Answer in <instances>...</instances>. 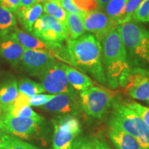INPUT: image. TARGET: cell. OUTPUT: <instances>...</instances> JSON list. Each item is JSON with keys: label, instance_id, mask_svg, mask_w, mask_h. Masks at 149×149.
<instances>
[{"label": "cell", "instance_id": "obj_39", "mask_svg": "<svg viewBox=\"0 0 149 149\" xmlns=\"http://www.w3.org/2000/svg\"><path fill=\"white\" fill-rule=\"evenodd\" d=\"M1 113H2V111H1V107H0V116H1Z\"/></svg>", "mask_w": 149, "mask_h": 149}, {"label": "cell", "instance_id": "obj_14", "mask_svg": "<svg viewBox=\"0 0 149 149\" xmlns=\"http://www.w3.org/2000/svg\"><path fill=\"white\" fill-rule=\"evenodd\" d=\"M25 48L10 33L0 38V56L13 66L21 62Z\"/></svg>", "mask_w": 149, "mask_h": 149}, {"label": "cell", "instance_id": "obj_27", "mask_svg": "<svg viewBox=\"0 0 149 149\" xmlns=\"http://www.w3.org/2000/svg\"><path fill=\"white\" fill-rule=\"evenodd\" d=\"M123 103L132 111L135 112L149 129V107H144L138 102L134 101H126Z\"/></svg>", "mask_w": 149, "mask_h": 149}, {"label": "cell", "instance_id": "obj_23", "mask_svg": "<svg viewBox=\"0 0 149 149\" xmlns=\"http://www.w3.org/2000/svg\"><path fill=\"white\" fill-rule=\"evenodd\" d=\"M43 11L49 15L66 26L67 12L57 1H46L43 3Z\"/></svg>", "mask_w": 149, "mask_h": 149}, {"label": "cell", "instance_id": "obj_35", "mask_svg": "<svg viewBox=\"0 0 149 149\" xmlns=\"http://www.w3.org/2000/svg\"><path fill=\"white\" fill-rule=\"evenodd\" d=\"M94 149H112L111 146L100 137H93Z\"/></svg>", "mask_w": 149, "mask_h": 149}, {"label": "cell", "instance_id": "obj_32", "mask_svg": "<svg viewBox=\"0 0 149 149\" xmlns=\"http://www.w3.org/2000/svg\"><path fill=\"white\" fill-rule=\"evenodd\" d=\"M71 149H94L93 138L87 136L77 137L72 144Z\"/></svg>", "mask_w": 149, "mask_h": 149}, {"label": "cell", "instance_id": "obj_28", "mask_svg": "<svg viewBox=\"0 0 149 149\" xmlns=\"http://www.w3.org/2000/svg\"><path fill=\"white\" fill-rule=\"evenodd\" d=\"M8 113L15 117H22V118H41L40 115L31 109L30 106H25L19 108H11L8 110Z\"/></svg>", "mask_w": 149, "mask_h": 149}, {"label": "cell", "instance_id": "obj_30", "mask_svg": "<svg viewBox=\"0 0 149 149\" xmlns=\"http://www.w3.org/2000/svg\"><path fill=\"white\" fill-rule=\"evenodd\" d=\"M77 8L84 12H91L99 8L97 0H72Z\"/></svg>", "mask_w": 149, "mask_h": 149}, {"label": "cell", "instance_id": "obj_31", "mask_svg": "<svg viewBox=\"0 0 149 149\" xmlns=\"http://www.w3.org/2000/svg\"><path fill=\"white\" fill-rule=\"evenodd\" d=\"M55 95L37 94L29 97L30 107H44L51 99L55 97Z\"/></svg>", "mask_w": 149, "mask_h": 149}, {"label": "cell", "instance_id": "obj_26", "mask_svg": "<svg viewBox=\"0 0 149 149\" xmlns=\"http://www.w3.org/2000/svg\"><path fill=\"white\" fill-rule=\"evenodd\" d=\"M144 0H127L125 7L120 19L118 20L119 25L132 20V17Z\"/></svg>", "mask_w": 149, "mask_h": 149}, {"label": "cell", "instance_id": "obj_10", "mask_svg": "<svg viewBox=\"0 0 149 149\" xmlns=\"http://www.w3.org/2000/svg\"><path fill=\"white\" fill-rule=\"evenodd\" d=\"M39 77L44 91L53 95L75 92L68 83L59 63H54Z\"/></svg>", "mask_w": 149, "mask_h": 149}, {"label": "cell", "instance_id": "obj_18", "mask_svg": "<svg viewBox=\"0 0 149 149\" xmlns=\"http://www.w3.org/2000/svg\"><path fill=\"white\" fill-rule=\"evenodd\" d=\"M42 5L37 1L35 4L27 8H19L15 13L26 31L31 33L33 25L42 15Z\"/></svg>", "mask_w": 149, "mask_h": 149}, {"label": "cell", "instance_id": "obj_33", "mask_svg": "<svg viewBox=\"0 0 149 149\" xmlns=\"http://www.w3.org/2000/svg\"><path fill=\"white\" fill-rule=\"evenodd\" d=\"M59 3H60V5L62 6V8H64L67 13H69L84 15L85 13L77 8V7L74 6V3H72V0H60Z\"/></svg>", "mask_w": 149, "mask_h": 149}, {"label": "cell", "instance_id": "obj_7", "mask_svg": "<svg viewBox=\"0 0 149 149\" xmlns=\"http://www.w3.org/2000/svg\"><path fill=\"white\" fill-rule=\"evenodd\" d=\"M53 122V149H71L81 131L79 120L74 115H67L57 117Z\"/></svg>", "mask_w": 149, "mask_h": 149}, {"label": "cell", "instance_id": "obj_37", "mask_svg": "<svg viewBox=\"0 0 149 149\" xmlns=\"http://www.w3.org/2000/svg\"><path fill=\"white\" fill-rule=\"evenodd\" d=\"M98 3L99 7L102 8V9L104 8L105 6L107 4L108 2L110 1V0H97Z\"/></svg>", "mask_w": 149, "mask_h": 149}, {"label": "cell", "instance_id": "obj_22", "mask_svg": "<svg viewBox=\"0 0 149 149\" xmlns=\"http://www.w3.org/2000/svg\"><path fill=\"white\" fill-rule=\"evenodd\" d=\"M16 26L13 13L0 6V38L9 34Z\"/></svg>", "mask_w": 149, "mask_h": 149}, {"label": "cell", "instance_id": "obj_25", "mask_svg": "<svg viewBox=\"0 0 149 149\" xmlns=\"http://www.w3.org/2000/svg\"><path fill=\"white\" fill-rule=\"evenodd\" d=\"M126 1L127 0H110L104 7V12L110 19L118 24V20L125 7Z\"/></svg>", "mask_w": 149, "mask_h": 149}, {"label": "cell", "instance_id": "obj_40", "mask_svg": "<svg viewBox=\"0 0 149 149\" xmlns=\"http://www.w3.org/2000/svg\"><path fill=\"white\" fill-rule=\"evenodd\" d=\"M148 104H149V102H148Z\"/></svg>", "mask_w": 149, "mask_h": 149}, {"label": "cell", "instance_id": "obj_29", "mask_svg": "<svg viewBox=\"0 0 149 149\" xmlns=\"http://www.w3.org/2000/svg\"><path fill=\"white\" fill-rule=\"evenodd\" d=\"M137 22H149V0H144L132 17Z\"/></svg>", "mask_w": 149, "mask_h": 149}, {"label": "cell", "instance_id": "obj_24", "mask_svg": "<svg viewBox=\"0 0 149 149\" xmlns=\"http://www.w3.org/2000/svg\"><path fill=\"white\" fill-rule=\"evenodd\" d=\"M17 84L19 93L29 97L45 92L41 84L27 78L21 79L17 81Z\"/></svg>", "mask_w": 149, "mask_h": 149}, {"label": "cell", "instance_id": "obj_12", "mask_svg": "<svg viewBox=\"0 0 149 149\" xmlns=\"http://www.w3.org/2000/svg\"><path fill=\"white\" fill-rule=\"evenodd\" d=\"M21 62L24 69L31 75L40 77L56 61L53 55L46 52L25 49Z\"/></svg>", "mask_w": 149, "mask_h": 149}, {"label": "cell", "instance_id": "obj_13", "mask_svg": "<svg viewBox=\"0 0 149 149\" xmlns=\"http://www.w3.org/2000/svg\"><path fill=\"white\" fill-rule=\"evenodd\" d=\"M79 104L76 93H60L55 95L44 106L46 111L62 114L76 115L79 111Z\"/></svg>", "mask_w": 149, "mask_h": 149}, {"label": "cell", "instance_id": "obj_21", "mask_svg": "<svg viewBox=\"0 0 149 149\" xmlns=\"http://www.w3.org/2000/svg\"><path fill=\"white\" fill-rule=\"evenodd\" d=\"M0 149H39L15 136L0 133Z\"/></svg>", "mask_w": 149, "mask_h": 149}, {"label": "cell", "instance_id": "obj_38", "mask_svg": "<svg viewBox=\"0 0 149 149\" xmlns=\"http://www.w3.org/2000/svg\"><path fill=\"white\" fill-rule=\"evenodd\" d=\"M39 1H43V2H46V1H57V2H59L60 0H39Z\"/></svg>", "mask_w": 149, "mask_h": 149}, {"label": "cell", "instance_id": "obj_6", "mask_svg": "<svg viewBox=\"0 0 149 149\" xmlns=\"http://www.w3.org/2000/svg\"><path fill=\"white\" fill-rule=\"evenodd\" d=\"M114 93L108 89L92 86L80 93L79 102L83 111L95 119H100L111 109Z\"/></svg>", "mask_w": 149, "mask_h": 149}, {"label": "cell", "instance_id": "obj_34", "mask_svg": "<svg viewBox=\"0 0 149 149\" xmlns=\"http://www.w3.org/2000/svg\"><path fill=\"white\" fill-rule=\"evenodd\" d=\"M0 6L15 13L19 6V0H0Z\"/></svg>", "mask_w": 149, "mask_h": 149}, {"label": "cell", "instance_id": "obj_16", "mask_svg": "<svg viewBox=\"0 0 149 149\" xmlns=\"http://www.w3.org/2000/svg\"><path fill=\"white\" fill-rule=\"evenodd\" d=\"M108 135L117 149H144L135 137L118 128L109 126Z\"/></svg>", "mask_w": 149, "mask_h": 149}, {"label": "cell", "instance_id": "obj_3", "mask_svg": "<svg viewBox=\"0 0 149 149\" xmlns=\"http://www.w3.org/2000/svg\"><path fill=\"white\" fill-rule=\"evenodd\" d=\"M122 39L130 64L138 68L149 66V31L129 21L120 26Z\"/></svg>", "mask_w": 149, "mask_h": 149}, {"label": "cell", "instance_id": "obj_19", "mask_svg": "<svg viewBox=\"0 0 149 149\" xmlns=\"http://www.w3.org/2000/svg\"><path fill=\"white\" fill-rule=\"evenodd\" d=\"M19 95L17 81L9 79L0 84V107L2 112L8 111Z\"/></svg>", "mask_w": 149, "mask_h": 149}, {"label": "cell", "instance_id": "obj_17", "mask_svg": "<svg viewBox=\"0 0 149 149\" xmlns=\"http://www.w3.org/2000/svg\"><path fill=\"white\" fill-rule=\"evenodd\" d=\"M59 64L66 74L68 83L74 90L82 92L93 86L94 82L86 74L68 65L61 63Z\"/></svg>", "mask_w": 149, "mask_h": 149}, {"label": "cell", "instance_id": "obj_4", "mask_svg": "<svg viewBox=\"0 0 149 149\" xmlns=\"http://www.w3.org/2000/svg\"><path fill=\"white\" fill-rule=\"evenodd\" d=\"M109 126L124 130L137 139L144 149H149V129L135 112L123 102L114 100Z\"/></svg>", "mask_w": 149, "mask_h": 149}, {"label": "cell", "instance_id": "obj_36", "mask_svg": "<svg viewBox=\"0 0 149 149\" xmlns=\"http://www.w3.org/2000/svg\"><path fill=\"white\" fill-rule=\"evenodd\" d=\"M37 1H39V0H19V8H27L35 4Z\"/></svg>", "mask_w": 149, "mask_h": 149}, {"label": "cell", "instance_id": "obj_15", "mask_svg": "<svg viewBox=\"0 0 149 149\" xmlns=\"http://www.w3.org/2000/svg\"><path fill=\"white\" fill-rule=\"evenodd\" d=\"M10 33L24 46L25 49L44 51L51 54L53 57L55 55V51L53 48L37 37L24 32L18 28L15 27Z\"/></svg>", "mask_w": 149, "mask_h": 149}, {"label": "cell", "instance_id": "obj_2", "mask_svg": "<svg viewBox=\"0 0 149 149\" xmlns=\"http://www.w3.org/2000/svg\"><path fill=\"white\" fill-rule=\"evenodd\" d=\"M103 63L107 83L111 88L119 86L124 72L130 69L126 48L123 43L120 26L112 30L102 42Z\"/></svg>", "mask_w": 149, "mask_h": 149}, {"label": "cell", "instance_id": "obj_20", "mask_svg": "<svg viewBox=\"0 0 149 149\" xmlns=\"http://www.w3.org/2000/svg\"><path fill=\"white\" fill-rule=\"evenodd\" d=\"M82 15L67 13L66 28L69 40H75L84 35L86 30L84 26Z\"/></svg>", "mask_w": 149, "mask_h": 149}, {"label": "cell", "instance_id": "obj_9", "mask_svg": "<svg viewBox=\"0 0 149 149\" xmlns=\"http://www.w3.org/2000/svg\"><path fill=\"white\" fill-rule=\"evenodd\" d=\"M42 121V117L22 118L15 117L8 112H2L0 116V133L28 139L38 131Z\"/></svg>", "mask_w": 149, "mask_h": 149}, {"label": "cell", "instance_id": "obj_1", "mask_svg": "<svg viewBox=\"0 0 149 149\" xmlns=\"http://www.w3.org/2000/svg\"><path fill=\"white\" fill-rule=\"evenodd\" d=\"M67 51L70 64L91 74L99 83L107 84L102 44L94 35L86 34L75 40H68Z\"/></svg>", "mask_w": 149, "mask_h": 149}, {"label": "cell", "instance_id": "obj_8", "mask_svg": "<svg viewBox=\"0 0 149 149\" xmlns=\"http://www.w3.org/2000/svg\"><path fill=\"white\" fill-rule=\"evenodd\" d=\"M128 96L135 100L149 102V71L144 68H130L124 72L119 80Z\"/></svg>", "mask_w": 149, "mask_h": 149}, {"label": "cell", "instance_id": "obj_11", "mask_svg": "<svg viewBox=\"0 0 149 149\" xmlns=\"http://www.w3.org/2000/svg\"><path fill=\"white\" fill-rule=\"evenodd\" d=\"M82 17L86 31L92 33L100 43L112 30L120 26L110 19L105 12L97 9L85 12Z\"/></svg>", "mask_w": 149, "mask_h": 149}, {"label": "cell", "instance_id": "obj_5", "mask_svg": "<svg viewBox=\"0 0 149 149\" xmlns=\"http://www.w3.org/2000/svg\"><path fill=\"white\" fill-rule=\"evenodd\" d=\"M31 33L55 52L62 47L63 42L68 37L66 26L46 13L42 14L38 18L33 25Z\"/></svg>", "mask_w": 149, "mask_h": 149}]
</instances>
